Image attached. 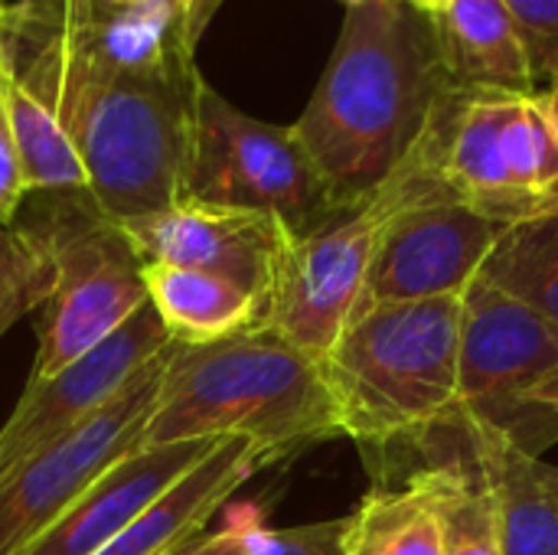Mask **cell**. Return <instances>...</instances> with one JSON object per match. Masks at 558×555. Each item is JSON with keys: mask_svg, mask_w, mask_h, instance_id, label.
<instances>
[{"mask_svg": "<svg viewBox=\"0 0 558 555\" xmlns=\"http://www.w3.org/2000/svg\"><path fill=\"white\" fill-rule=\"evenodd\" d=\"M412 7H418L422 13H428V16H435V13H441L451 0H409Z\"/></svg>", "mask_w": 558, "mask_h": 555, "instance_id": "obj_31", "label": "cell"}, {"mask_svg": "<svg viewBox=\"0 0 558 555\" xmlns=\"http://www.w3.org/2000/svg\"><path fill=\"white\" fill-rule=\"evenodd\" d=\"M147 298L177 343H216L265 324L262 304L239 285L183 265H144Z\"/></svg>", "mask_w": 558, "mask_h": 555, "instance_id": "obj_18", "label": "cell"}, {"mask_svg": "<svg viewBox=\"0 0 558 555\" xmlns=\"http://www.w3.org/2000/svg\"><path fill=\"white\" fill-rule=\"evenodd\" d=\"M0 7H3V3H0Z\"/></svg>", "mask_w": 558, "mask_h": 555, "instance_id": "obj_34", "label": "cell"}, {"mask_svg": "<svg viewBox=\"0 0 558 555\" xmlns=\"http://www.w3.org/2000/svg\"><path fill=\"white\" fill-rule=\"evenodd\" d=\"M52 291V258L43 239L20 216L0 226V337L26 314H36Z\"/></svg>", "mask_w": 558, "mask_h": 555, "instance_id": "obj_24", "label": "cell"}, {"mask_svg": "<svg viewBox=\"0 0 558 555\" xmlns=\"http://www.w3.org/2000/svg\"><path fill=\"white\" fill-rule=\"evenodd\" d=\"M170 350L173 343L78 432L0 478V555L26 553L118 458L137 448Z\"/></svg>", "mask_w": 558, "mask_h": 555, "instance_id": "obj_10", "label": "cell"}, {"mask_svg": "<svg viewBox=\"0 0 558 555\" xmlns=\"http://www.w3.org/2000/svg\"><path fill=\"white\" fill-rule=\"evenodd\" d=\"M229 435L248 438L265 468L340 438L320 363L265 327L216 343L173 340L137 448Z\"/></svg>", "mask_w": 558, "mask_h": 555, "instance_id": "obj_3", "label": "cell"}, {"mask_svg": "<svg viewBox=\"0 0 558 555\" xmlns=\"http://www.w3.org/2000/svg\"><path fill=\"white\" fill-rule=\"evenodd\" d=\"M343 3H347V7H353V3H363V0H343Z\"/></svg>", "mask_w": 558, "mask_h": 555, "instance_id": "obj_33", "label": "cell"}, {"mask_svg": "<svg viewBox=\"0 0 558 555\" xmlns=\"http://www.w3.org/2000/svg\"><path fill=\"white\" fill-rule=\"evenodd\" d=\"M258 468H265V461L248 438H222L190 474H183L98 555H180L203 536L219 507Z\"/></svg>", "mask_w": 558, "mask_h": 555, "instance_id": "obj_15", "label": "cell"}, {"mask_svg": "<svg viewBox=\"0 0 558 555\" xmlns=\"http://www.w3.org/2000/svg\"><path fill=\"white\" fill-rule=\"evenodd\" d=\"M59 7H62V13L69 16V20H85L88 16V10H92V0H59Z\"/></svg>", "mask_w": 558, "mask_h": 555, "instance_id": "obj_29", "label": "cell"}, {"mask_svg": "<svg viewBox=\"0 0 558 555\" xmlns=\"http://www.w3.org/2000/svg\"><path fill=\"white\" fill-rule=\"evenodd\" d=\"M507 7L523 29L543 88V82L558 72V0H507Z\"/></svg>", "mask_w": 558, "mask_h": 555, "instance_id": "obj_25", "label": "cell"}, {"mask_svg": "<svg viewBox=\"0 0 558 555\" xmlns=\"http://www.w3.org/2000/svg\"><path fill=\"white\" fill-rule=\"evenodd\" d=\"M167 3H173L183 16H186V10H190V0H167Z\"/></svg>", "mask_w": 558, "mask_h": 555, "instance_id": "obj_32", "label": "cell"}, {"mask_svg": "<svg viewBox=\"0 0 558 555\" xmlns=\"http://www.w3.org/2000/svg\"><path fill=\"white\" fill-rule=\"evenodd\" d=\"M396 190L402 200L383 222L360 304L461 298L507 226L458 203H409Z\"/></svg>", "mask_w": 558, "mask_h": 555, "instance_id": "obj_11", "label": "cell"}, {"mask_svg": "<svg viewBox=\"0 0 558 555\" xmlns=\"http://www.w3.org/2000/svg\"><path fill=\"white\" fill-rule=\"evenodd\" d=\"M193 49L167 0H92L78 23L59 0L0 10L7 72L59 118L121 226L183 200L203 88Z\"/></svg>", "mask_w": 558, "mask_h": 555, "instance_id": "obj_1", "label": "cell"}, {"mask_svg": "<svg viewBox=\"0 0 558 555\" xmlns=\"http://www.w3.org/2000/svg\"><path fill=\"white\" fill-rule=\"evenodd\" d=\"M458 425L497 500L504 555H558V510L543 481V461L477 415H458Z\"/></svg>", "mask_w": 558, "mask_h": 555, "instance_id": "obj_17", "label": "cell"}, {"mask_svg": "<svg viewBox=\"0 0 558 555\" xmlns=\"http://www.w3.org/2000/svg\"><path fill=\"white\" fill-rule=\"evenodd\" d=\"M124 229L144 265L213 272L252 294L262 311L268 307L275 275L294 239L271 213L196 200H180L163 213L124 222Z\"/></svg>", "mask_w": 558, "mask_h": 555, "instance_id": "obj_13", "label": "cell"}, {"mask_svg": "<svg viewBox=\"0 0 558 555\" xmlns=\"http://www.w3.org/2000/svg\"><path fill=\"white\" fill-rule=\"evenodd\" d=\"M52 258V291L36 311L39 350L29 379H46L118 334L150 298L128 229L88 190L26 193L16 213Z\"/></svg>", "mask_w": 558, "mask_h": 555, "instance_id": "obj_6", "label": "cell"}, {"mask_svg": "<svg viewBox=\"0 0 558 555\" xmlns=\"http://www.w3.org/2000/svg\"><path fill=\"white\" fill-rule=\"evenodd\" d=\"M441 520V555H504L500 510L481 478L468 438L458 455L422 464Z\"/></svg>", "mask_w": 558, "mask_h": 555, "instance_id": "obj_20", "label": "cell"}, {"mask_svg": "<svg viewBox=\"0 0 558 555\" xmlns=\"http://www.w3.org/2000/svg\"><path fill=\"white\" fill-rule=\"evenodd\" d=\"M432 20L451 88L539 92L530 46L507 0H451Z\"/></svg>", "mask_w": 558, "mask_h": 555, "instance_id": "obj_16", "label": "cell"}, {"mask_svg": "<svg viewBox=\"0 0 558 555\" xmlns=\"http://www.w3.org/2000/svg\"><path fill=\"white\" fill-rule=\"evenodd\" d=\"M219 442L199 438L128 451L23 555H98Z\"/></svg>", "mask_w": 558, "mask_h": 555, "instance_id": "obj_14", "label": "cell"}, {"mask_svg": "<svg viewBox=\"0 0 558 555\" xmlns=\"http://www.w3.org/2000/svg\"><path fill=\"white\" fill-rule=\"evenodd\" d=\"M343 533L347 517L275 530L245 510L226 530L199 536L180 555H343Z\"/></svg>", "mask_w": 558, "mask_h": 555, "instance_id": "obj_23", "label": "cell"}, {"mask_svg": "<svg viewBox=\"0 0 558 555\" xmlns=\"http://www.w3.org/2000/svg\"><path fill=\"white\" fill-rule=\"evenodd\" d=\"M3 95H7L16 157H20L23 190L26 193L88 190V173L72 137L65 134L59 118L7 72V65H3Z\"/></svg>", "mask_w": 558, "mask_h": 555, "instance_id": "obj_21", "label": "cell"}, {"mask_svg": "<svg viewBox=\"0 0 558 555\" xmlns=\"http://www.w3.org/2000/svg\"><path fill=\"white\" fill-rule=\"evenodd\" d=\"M412 203H458L517 226L558 213V134L543 92L448 88L392 173Z\"/></svg>", "mask_w": 558, "mask_h": 555, "instance_id": "obj_5", "label": "cell"}, {"mask_svg": "<svg viewBox=\"0 0 558 555\" xmlns=\"http://www.w3.org/2000/svg\"><path fill=\"white\" fill-rule=\"evenodd\" d=\"M173 343L147 301L118 334L46 379H29L13 415L0 429V478L39 451L59 445L114 402L128 383Z\"/></svg>", "mask_w": 558, "mask_h": 555, "instance_id": "obj_12", "label": "cell"}, {"mask_svg": "<svg viewBox=\"0 0 558 555\" xmlns=\"http://www.w3.org/2000/svg\"><path fill=\"white\" fill-rule=\"evenodd\" d=\"M23 173H20V157L10 131V111H7V95H3V62H0V226L13 222L20 206H23Z\"/></svg>", "mask_w": 558, "mask_h": 555, "instance_id": "obj_26", "label": "cell"}, {"mask_svg": "<svg viewBox=\"0 0 558 555\" xmlns=\"http://www.w3.org/2000/svg\"><path fill=\"white\" fill-rule=\"evenodd\" d=\"M543 101H546V111H549V118H553V124H556V134H558V72H553L546 82H543Z\"/></svg>", "mask_w": 558, "mask_h": 555, "instance_id": "obj_28", "label": "cell"}, {"mask_svg": "<svg viewBox=\"0 0 558 555\" xmlns=\"http://www.w3.org/2000/svg\"><path fill=\"white\" fill-rule=\"evenodd\" d=\"M461 298L360 304L320 370L340 432L389 451L458 425Z\"/></svg>", "mask_w": 558, "mask_h": 555, "instance_id": "obj_4", "label": "cell"}, {"mask_svg": "<svg viewBox=\"0 0 558 555\" xmlns=\"http://www.w3.org/2000/svg\"><path fill=\"white\" fill-rule=\"evenodd\" d=\"M222 0H190V10H186V33H190V43L196 46V39L203 36L206 23L213 20V13L219 10Z\"/></svg>", "mask_w": 558, "mask_h": 555, "instance_id": "obj_27", "label": "cell"}, {"mask_svg": "<svg viewBox=\"0 0 558 555\" xmlns=\"http://www.w3.org/2000/svg\"><path fill=\"white\" fill-rule=\"evenodd\" d=\"M435 20L409 0L347 7L330 62L291 124L340 206L369 200L448 92Z\"/></svg>", "mask_w": 558, "mask_h": 555, "instance_id": "obj_2", "label": "cell"}, {"mask_svg": "<svg viewBox=\"0 0 558 555\" xmlns=\"http://www.w3.org/2000/svg\"><path fill=\"white\" fill-rule=\"evenodd\" d=\"M481 278L558 324V213L507 226Z\"/></svg>", "mask_w": 558, "mask_h": 555, "instance_id": "obj_22", "label": "cell"}, {"mask_svg": "<svg viewBox=\"0 0 558 555\" xmlns=\"http://www.w3.org/2000/svg\"><path fill=\"white\" fill-rule=\"evenodd\" d=\"M0 10H3V7H0Z\"/></svg>", "mask_w": 558, "mask_h": 555, "instance_id": "obj_35", "label": "cell"}, {"mask_svg": "<svg viewBox=\"0 0 558 555\" xmlns=\"http://www.w3.org/2000/svg\"><path fill=\"white\" fill-rule=\"evenodd\" d=\"M399 200L396 183L386 180L369 200L343 206L314 232L291 239L262 327L324 363L363 301L376 239Z\"/></svg>", "mask_w": 558, "mask_h": 555, "instance_id": "obj_9", "label": "cell"}, {"mask_svg": "<svg viewBox=\"0 0 558 555\" xmlns=\"http://www.w3.org/2000/svg\"><path fill=\"white\" fill-rule=\"evenodd\" d=\"M458 415H477L539 458L558 442V324L481 275L464 291Z\"/></svg>", "mask_w": 558, "mask_h": 555, "instance_id": "obj_7", "label": "cell"}, {"mask_svg": "<svg viewBox=\"0 0 558 555\" xmlns=\"http://www.w3.org/2000/svg\"><path fill=\"white\" fill-rule=\"evenodd\" d=\"M183 200L278 216L294 239L343 209L298 131L268 124L203 82Z\"/></svg>", "mask_w": 558, "mask_h": 555, "instance_id": "obj_8", "label": "cell"}, {"mask_svg": "<svg viewBox=\"0 0 558 555\" xmlns=\"http://www.w3.org/2000/svg\"><path fill=\"white\" fill-rule=\"evenodd\" d=\"M343 555H441V520L425 471L373 487L347 517Z\"/></svg>", "mask_w": 558, "mask_h": 555, "instance_id": "obj_19", "label": "cell"}, {"mask_svg": "<svg viewBox=\"0 0 558 555\" xmlns=\"http://www.w3.org/2000/svg\"><path fill=\"white\" fill-rule=\"evenodd\" d=\"M543 481H546V491H549V497H553V504H556L558 510V468L543 464Z\"/></svg>", "mask_w": 558, "mask_h": 555, "instance_id": "obj_30", "label": "cell"}]
</instances>
